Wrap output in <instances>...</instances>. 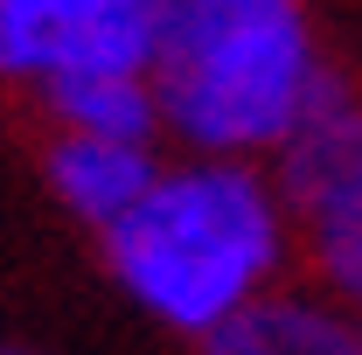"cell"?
I'll return each mask as SVG.
<instances>
[{
	"instance_id": "obj_6",
	"label": "cell",
	"mask_w": 362,
	"mask_h": 355,
	"mask_svg": "<svg viewBox=\"0 0 362 355\" xmlns=\"http://www.w3.org/2000/svg\"><path fill=\"white\" fill-rule=\"evenodd\" d=\"M202 355H362V320L341 313L327 293L279 286L244 313H230L216 334L195 342Z\"/></svg>"
},
{
	"instance_id": "obj_7",
	"label": "cell",
	"mask_w": 362,
	"mask_h": 355,
	"mask_svg": "<svg viewBox=\"0 0 362 355\" xmlns=\"http://www.w3.org/2000/svg\"><path fill=\"white\" fill-rule=\"evenodd\" d=\"M42 105L56 133L84 139H126V146H153L160 133V98L146 70H98V77H56L42 84Z\"/></svg>"
},
{
	"instance_id": "obj_3",
	"label": "cell",
	"mask_w": 362,
	"mask_h": 355,
	"mask_svg": "<svg viewBox=\"0 0 362 355\" xmlns=\"http://www.w3.org/2000/svg\"><path fill=\"white\" fill-rule=\"evenodd\" d=\"M279 195L293 209V244L314 265V293L362 320V98L327 77L300 133L279 146Z\"/></svg>"
},
{
	"instance_id": "obj_8",
	"label": "cell",
	"mask_w": 362,
	"mask_h": 355,
	"mask_svg": "<svg viewBox=\"0 0 362 355\" xmlns=\"http://www.w3.org/2000/svg\"><path fill=\"white\" fill-rule=\"evenodd\" d=\"M0 355H14V349H0Z\"/></svg>"
},
{
	"instance_id": "obj_2",
	"label": "cell",
	"mask_w": 362,
	"mask_h": 355,
	"mask_svg": "<svg viewBox=\"0 0 362 355\" xmlns=\"http://www.w3.org/2000/svg\"><path fill=\"white\" fill-rule=\"evenodd\" d=\"M146 77L168 133L216 161H251L300 133L327 63L300 0H153Z\"/></svg>"
},
{
	"instance_id": "obj_1",
	"label": "cell",
	"mask_w": 362,
	"mask_h": 355,
	"mask_svg": "<svg viewBox=\"0 0 362 355\" xmlns=\"http://www.w3.org/2000/svg\"><path fill=\"white\" fill-rule=\"evenodd\" d=\"M293 209L258 161H168L126 223L105 230V265L139 313L175 334H216L230 313L279 293Z\"/></svg>"
},
{
	"instance_id": "obj_5",
	"label": "cell",
	"mask_w": 362,
	"mask_h": 355,
	"mask_svg": "<svg viewBox=\"0 0 362 355\" xmlns=\"http://www.w3.org/2000/svg\"><path fill=\"white\" fill-rule=\"evenodd\" d=\"M49 188L77 223H90L98 237L112 223H126L139 209V195L160 181V153L153 146H126V139H84V133H56L49 139Z\"/></svg>"
},
{
	"instance_id": "obj_4",
	"label": "cell",
	"mask_w": 362,
	"mask_h": 355,
	"mask_svg": "<svg viewBox=\"0 0 362 355\" xmlns=\"http://www.w3.org/2000/svg\"><path fill=\"white\" fill-rule=\"evenodd\" d=\"M153 63V0H0V77L56 84Z\"/></svg>"
}]
</instances>
